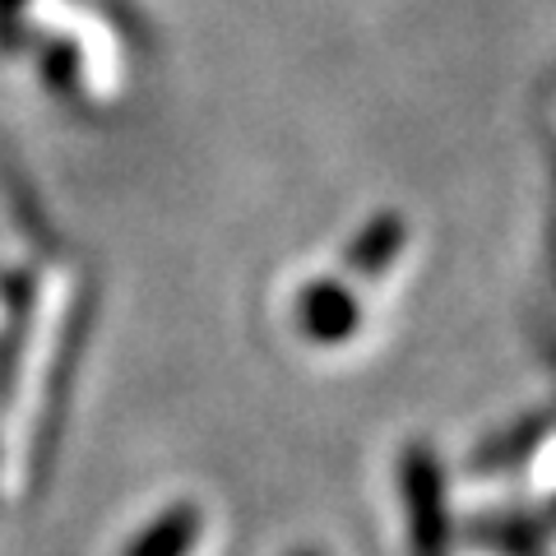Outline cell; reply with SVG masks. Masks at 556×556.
Returning <instances> with one entry per match:
<instances>
[{
	"label": "cell",
	"mask_w": 556,
	"mask_h": 556,
	"mask_svg": "<svg viewBox=\"0 0 556 556\" xmlns=\"http://www.w3.org/2000/svg\"><path fill=\"white\" fill-rule=\"evenodd\" d=\"M399 473H404V501H408L417 556H441V547L450 543V506H445V482L431 450L408 445Z\"/></svg>",
	"instance_id": "obj_1"
},
{
	"label": "cell",
	"mask_w": 556,
	"mask_h": 556,
	"mask_svg": "<svg viewBox=\"0 0 556 556\" xmlns=\"http://www.w3.org/2000/svg\"><path fill=\"white\" fill-rule=\"evenodd\" d=\"M302 329L311 343H343L353 339V329L362 320V311L353 302V292H348L343 283H334V278H320V283H311L302 292Z\"/></svg>",
	"instance_id": "obj_2"
},
{
	"label": "cell",
	"mask_w": 556,
	"mask_h": 556,
	"mask_svg": "<svg viewBox=\"0 0 556 556\" xmlns=\"http://www.w3.org/2000/svg\"><path fill=\"white\" fill-rule=\"evenodd\" d=\"M404 241H408L404 218H399V214H380V218H371L367 228L353 237L343 265H348V274H353V278H376V274H386L394 265V255L404 251Z\"/></svg>",
	"instance_id": "obj_3"
},
{
	"label": "cell",
	"mask_w": 556,
	"mask_h": 556,
	"mask_svg": "<svg viewBox=\"0 0 556 556\" xmlns=\"http://www.w3.org/2000/svg\"><path fill=\"white\" fill-rule=\"evenodd\" d=\"M195 538H200V510L177 506V510H167L153 529L139 533L126 556H186L190 547H195Z\"/></svg>",
	"instance_id": "obj_4"
},
{
	"label": "cell",
	"mask_w": 556,
	"mask_h": 556,
	"mask_svg": "<svg viewBox=\"0 0 556 556\" xmlns=\"http://www.w3.org/2000/svg\"><path fill=\"white\" fill-rule=\"evenodd\" d=\"M543 437V417H533V422H525V427H515L506 441H496V445H486L482 455H478V468H510L515 459H525L529 450H533V441Z\"/></svg>",
	"instance_id": "obj_5"
},
{
	"label": "cell",
	"mask_w": 556,
	"mask_h": 556,
	"mask_svg": "<svg viewBox=\"0 0 556 556\" xmlns=\"http://www.w3.org/2000/svg\"><path fill=\"white\" fill-rule=\"evenodd\" d=\"M292 556H320V552H292Z\"/></svg>",
	"instance_id": "obj_6"
}]
</instances>
